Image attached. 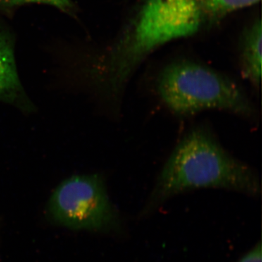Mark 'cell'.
I'll use <instances>...</instances> for the list:
<instances>
[{"label":"cell","instance_id":"cell-1","mask_svg":"<svg viewBox=\"0 0 262 262\" xmlns=\"http://www.w3.org/2000/svg\"><path fill=\"white\" fill-rule=\"evenodd\" d=\"M194 0H146L118 42L98 64V83L120 101L134 71L164 45L195 34L204 22Z\"/></svg>","mask_w":262,"mask_h":262},{"label":"cell","instance_id":"cell-2","mask_svg":"<svg viewBox=\"0 0 262 262\" xmlns=\"http://www.w3.org/2000/svg\"><path fill=\"white\" fill-rule=\"evenodd\" d=\"M201 188H220L258 195L253 169L229 154L209 128L194 127L179 141L160 172L146 211L171 196Z\"/></svg>","mask_w":262,"mask_h":262},{"label":"cell","instance_id":"cell-3","mask_svg":"<svg viewBox=\"0 0 262 262\" xmlns=\"http://www.w3.org/2000/svg\"><path fill=\"white\" fill-rule=\"evenodd\" d=\"M156 89L165 106L178 116L190 117L208 110L246 117L256 115L254 105L238 84L194 62L177 61L165 67Z\"/></svg>","mask_w":262,"mask_h":262},{"label":"cell","instance_id":"cell-4","mask_svg":"<svg viewBox=\"0 0 262 262\" xmlns=\"http://www.w3.org/2000/svg\"><path fill=\"white\" fill-rule=\"evenodd\" d=\"M48 212L55 222L70 229L105 230L118 223L104 179L99 174L65 179L52 193Z\"/></svg>","mask_w":262,"mask_h":262},{"label":"cell","instance_id":"cell-5","mask_svg":"<svg viewBox=\"0 0 262 262\" xmlns=\"http://www.w3.org/2000/svg\"><path fill=\"white\" fill-rule=\"evenodd\" d=\"M261 18H258L246 32L241 57L243 75L257 89L261 79Z\"/></svg>","mask_w":262,"mask_h":262},{"label":"cell","instance_id":"cell-6","mask_svg":"<svg viewBox=\"0 0 262 262\" xmlns=\"http://www.w3.org/2000/svg\"><path fill=\"white\" fill-rule=\"evenodd\" d=\"M205 20H217L232 12L251 6L260 0H194Z\"/></svg>","mask_w":262,"mask_h":262},{"label":"cell","instance_id":"cell-7","mask_svg":"<svg viewBox=\"0 0 262 262\" xmlns=\"http://www.w3.org/2000/svg\"><path fill=\"white\" fill-rule=\"evenodd\" d=\"M29 4L48 5L71 15L75 13V6L72 0H0V13H10L19 7Z\"/></svg>","mask_w":262,"mask_h":262},{"label":"cell","instance_id":"cell-8","mask_svg":"<svg viewBox=\"0 0 262 262\" xmlns=\"http://www.w3.org/2000/svg\"><path fill=\"white\" fill-rule=\"evenodd\" d=\"M261 251V244H258L246 256L241 258L239 262H262Z\"/></svg>","mask_w":262,"mask_h":262}]
</instances>
